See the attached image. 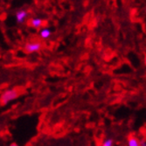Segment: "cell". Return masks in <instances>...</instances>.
Wrapping results in <instances>:
<instances>
[{"mask_svg": "<svg viewBox=\"0 0 146 146\" xmlns=\"http://www.w3.org/2000/svg\"><path fill=\"white\" fill-rule=\"evenodd\" d=\"M44 21L39 18H33L30 20V25L33 28H40L43 25Z\"/></svg>", "mask_w": 146, "mask_h": 146, "instance_id": "4", "label": "cell"}, {"mask_svg": "<svg viewBox=\"0 0 146 146\" xmlns=\"http://www.w3.org/2000/svg\"><path fill=\"white\" fill-rule=\"evenodd\" d=\"M145 11H146V9H145Z\"/></svg>", "mask_w": 146, "mask_h": 146, "instance_id": "11", "label": "cell"}, {"mask_svg": "<svg viewBox=\"0 0 146 146\" xmlns=\"http://www.w3.org/2000/svg\"><path fill=\"white\" fill-rule=\"evenodd\" d=\"M42 44L38 41H34V42H28L26 43L24 46V50L27 54H32V52H38L41 49Z\"/></svg>", "mask_w": 146, "mask_h": 146, "instance_id": "2", "label": "cell"}, {"mask_svg": "<svg viewBox=\"0 0 146 146\" xmlns=\"http://www.w3.org/2000/svg\"><path fill=\"white\" fill-rule=\"evenodd\" d=\"M22 94V91L19 88H11L5 91L1 96V103L2 105H6L8 102L17 99Z\"/></svg>", "mask_w": 146, "mask_h": 146, "instance_id": "1", "label": "cell"}, {"mask_svg": "<svg viewBox=\"0 0 146 146\" xmlns=\"http://www.w3.org/2000/svg\"><path fill=\"white\" fill-rule=\"evenodd\" d=\"M141 146H146V142L141 141Z\"/></svg>", "mask_w": 146, "mask_h": 146, "instance_id": "8", "label": "cell"}, {"mask_svg": "<svg viewBox=\"0 0 146 146\" xmlns=\"http://www.w3.org/2000/svg\"><path fill=\"white\" fill-rule=\"evenodd\" d=\"M52 35V31L49 28H43L40 32H39V36L42 38H47Z\"/></svg>", "mask_w": 146, "mask_h": 146, "instance_id": "6", "label": "cell"}, {"mask_svg": "<svg viewBox=\"0 0 146 146\" xmlns=\"http://www.w3.org/2000/svg\"><path fill=\"white\" fill-rule=\"evenodd\" d=\"M10 146H19V145L17 143H11Z\"/></svg>", "mask_w": 146, "mask_h": 146, "instance_id": "10", "label": "cell"}, {"mask_svg": "<svg viewBox=\"0 0 146 146\" xmlns=\"http://www.w3.org/2000/svg\"><path fill=\"white\" fill-rule=\"evenodd\" d=\"M28 13L25 10H19L16 12V19H17V22L19 23V24H22L25 22V18L27 17Z\"/></svg>", "mask_w": 146, "mask_h": 146, "instance_id": "3", "label": "cell"}, {"mask_svg": "<svg viewBox=\"0 0 146 146\" xmlns=\"http://www.w3.org/2000/svg\"><path fill=\"white\" fill-rule=\"evenodd\" d=\"M102 146H113V140L112 139H107L102 143Z\"/></svg>", "mask_w": 146, "mask_h": 146, "instance_id": "7", "label": "cell"}, {"mask_svg": "<svg viewBox=\"0 0 146 146\" xmlns=\"http://www.w3.org/2000/svg\"><path fill=\"white\" fill-rule=\"evenodd\" d=\"M128 146H141V141L134 135H129L128 137Z\"/></svg>", "mask_w": 146, "mask_h": 146, "instance_id": "5", "label": "cell"}, {"mask_svg": "<svg viewBox=\"0 0 146 146\" xmlns=\"http://www.w3.org/2000/svg\"><path fill=\"white\" fill-rule=\"evenodd\" d=\"M143 62H144V64L146 66V54H144V57H143Z\"/></svg>", "mask_w": 146, "mask_h": 146, "instance_id": "9", "label": "cell"}]
</instances>
